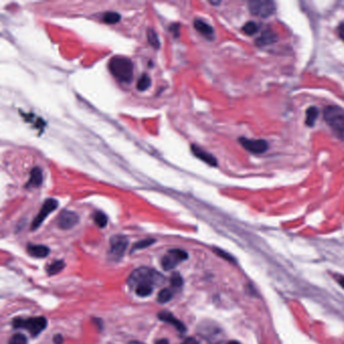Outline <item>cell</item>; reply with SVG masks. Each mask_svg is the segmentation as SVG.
I'll use <instances>...</instances> for the list:
<instances>
[{
  "label": "cell",
  "instance_id": "obj_1",
  "mask_svg": "<svg viewBox=\"0 0 344 344\" xmlns=\"http://www.w3.org/2000/svg\"><path fill=\"white\" fill-rule=\"evenodd\" d=\"M130 287H137L138 285L144 284L150 286H161L165 283V278L162 274L156 270L150 268H139L136 269L128 278L127 281Z\"/></svg>",
  "mask_w": 344,
  "mask_h": 344
},
{
  "label": "cell",
  "instance_id": "obj_2",
  "mask_svg": "<svg viewBox=\"0 0 344 344\" xmlns=\"http://www.w3.org/2000/svg\"><path fill=\"white\" fill-rule=\"evenodd\" d=\"M108 69L122 83H130L133 79V63L128 58L120 56L111 58L108 63Z\"/></svg>",
  "mask_w": 344,
  "mask_h": 344
},
{
  "label": "cell",
  "instance_id": "obj_3",
  "mask_svg": "<svg viewBox=\"0 0 344 344\" xmlns=\"http://www.w3.org/2000/svg\"><path fill=\"white\" fill-rule=\"evenodd\" d=\"M198 333L211 344H220L224 339L222 329L214 322L206 320L199 324Z\"/></svg>",
  "mask_w": 344,
  "mask_h": 344
},
{
  "label": "cell",
  "instance_id": "obj_4",
  "mask_svg": "<svg viewBox=\"0 0 344 344\" xmlns=\"http://www.w3.org/2000/svg\"><path fill=\"white\" fill-rule=\"evenodd\" d=\"M326 123L335 131L344 133V110L337 105L327 106L324 110Z\"/></svg>",
  "mask_w": 344,
  "mask_h": 344
},
{
  "label": "cell",
  "instance_id": "obj_5",
  "mask_svg": "<svg viewBox=\"0 0 344 344\" xmlns=\"http://www.w3.org/2000/svg\"><path fill=\"white\" fill-rule=\"evenodd\" d=\"M13 327L25 329L29 332L31 336L35 337L45 329L46 320L44 317H33L25 320L17 318L13 321Z\"/></svg>",
  "mask_w": 344,
  "mask_h": 344
},
{
  "label": "cell",
  "instance_id": "obj_6",
  "mask_svg": "<svg viewBox=\"0 0 344 344\" xmlns=\"http://www.w3.org/2000/svg\"><path fill=\"white\" fill-rule=\"evenodd\" d=\"M251 12L259 17H270L276 11V5L270 0H253L249 3Z\"/></svg>",
  "mask_w": 344,
  "mask_h": 344
},
{
  "label": "cell",
  "instance_id": "obj_7",
  "mask_svg": "<svg viewBox=\"0 0 344 344\" xmlns=\"http://www.w3.org/2000/svg\"><path fill=\"white\" fill-rule=\"evenodd\" d=\"M128 245V240L124 235H114L110 238L109 258L113 262H118L122 259Z\"/></svg>",
  "mask_w": 344,
  "mask_h": 344
},
{
  "label": "cell",
  "instance_id": "obj_8",
  "mask_svg": "<svg viewBox=\"0 0 344 344\" xmlns=\"http://www.w3.org/2000/svg\"><path fill=\"white\" fill-rule=\"evenodd\" d=\"M59 206V203L57 200L55 199H47L44 201V203L42 204L41 206V209L39 210L38 214L35 216V218L33 219L32 223H31V226H30V229L31 230H35L37 229L41 223L44 221V219L50 215L52 212H54Z\"/></svg>",
  "mask_w": 344,
  "mask_h": 344
},
{
  "label": "cell",
  "instance_id": "obj_9",
  "mask_svg": "<svg viewBox=\"0 0 344 344\" xmlns=\"http://www.w3.org/2000/svg\"><path fill=\"white\" fill-rule=\"evenodd\" d=\"M187 259L188 254L186 252L182 250H171L162 259V267L165 271H171Z\"/></svg>",
  "mask_w": 344,
  "mask_h": 344
},
{
  "label": "cell",
  "instance_id": "obj_10",
  "mask_svg": "<svg viewBox=\"0 0 344 344\" xmlns=\"http://www.w3.org/2000/svg\"><path fill=\"white\" fill-rule=\"evenodd\" d=\"M239 142L245 150L253 154H264L269 150V143L265 139H250L247 137H240Z\"/></svg>",
  "mask_w": 344,
  "mask_h": 344
},
{
  "label": "cell",
  "instance_id": "obj_11",
  "mask_svg": "<svg viewBox=\"0 0 344 344\" xmlns=\"http://www.w3.org/2000/svg\"><path fill=\"white\" fill-rule=\"evenodd\" d=\"M79 222V216L77 213L69 210H64L60 213L58 217V226L61 229L68 230L73 228Z\"/></svg>",
  "mask_w": 344,
  "mask_h": 344
},
{
  "label": "cell",
  "instance_id": "obj_12",
  "mask_svg": "<svg viewBox=\"0 0 344 344\" xmlns=\"http://www.w3.org/2000/svg\"><path fill=\"white\" fill-rule=\"evenodd\" d=\"M191 151L193 153V155L196 157V158H198L199 160L203 161L204 163H206L207 165L209 166H212V167H216L217 166V160L214 156H212L210 153L204 151L203 149H201L200 146L198 145H196V144H192L191 145Z\"/></svg>",
  "mask_w": 344,
  "mask_h": 344
},
{
  "label": "cell",
  "instance_id": "obj_13",
  "mask_svg": "<svg viewBox=\"0 0 344 344\" xmlns=\"http://www.w3.org/2000/svg\"><path fill=\"white\" fill-rule=\"evenodd\" d=\"M159 319L161 321H164V322H167V323L173 325L181 333H184L186 331L185 325L180 320H178L172 313H170L168 311H162L159 314Z\"/></svg>",
  "mask_w": 344,
  "mask_h": 344
},
{
  "label": "cell",
  "instance_id": "obj_14",
  "mask_svg": "<svg viewBox=\"0 0 344 344\" xmlns=\"http://www.w3.org/2000/svg\"><path fill=\"white\" fill-rule=\"evenodd\" d=\"M194 27L197 29L202 35H204L205 37H207L209 39H213V37H214V29L206 21H204L202 19H199V18L195 19L194 20Z\"/></svg>",
  "mask_w": 344,
  "mask_h": 344
},
{
  "label": "cell",
  "instance_id": "obj_15",
  "mask_svg": "<svg viewBox=\"0 0 344 344\" xmlns=\"http://www.w3.org/2000/svg\"><path fill=\"white\" fill-rule=\"evenodd\" d=\"M27 253L33 258L43 259V258L47 257L48 253H50V250H48L46 247H44V245L28 244L27 245Z\"/></svg>",
  "mask_w": 344,
  "mask_h": 344
},
{
  "label": "cell",
  "instance_id": "obj_16",
  "mask_svg": "<svg viewBox=\"0 0 344 344\" xmlns=\"http://www.w3.org/2000/svg\"><path fill=\"white\" fill-rule=\"evenodd\" d=\"M42 183V172L39 168H33L30 172L29 179L25 184V188H37Z\"/></svg>",
  "mask_w": 344,
  "mask_h": 344
},
{
  "label": "cell",
  "instance_id": "obj_17",
  "mask_svg": "<svg viewBox=\"0 0 344 344\" xmlns=\"http://www.w3.org/2000/svg\"><path fill=\"white\" fill-rule=\"evenodd\" d=\"M277 40V35L274 31L271 29H266L264 32H262L261 36L258 37L257 39V45L259 46H264L271 44Z\"/></svg>",
  "mask_w": 344,
  "mask_h": 344
},
{
  "label": "cell",
  "instance_id": "obj_18",
  "mask_svg": "<svg viewBox=\"0 0 344 344\" xmlns=\"http://www.w3.org/2000/svg\"><path fill=\"white\" fill-rule=\"evenodd\" d=\"M151 85H152V78L144 73L138 78L137 83H136V88L139 91H145L151 87Z\"/></svg>",
  "mask_w": 344,
  "mask_h": 344
},
{
  "label": "cell",
  "instance_id": "obj_19",
  "mask_svg": "<svg viewBox=\"0 0 344 344\" xmlns=\"http://www.w3.org/2000/svg\"><path fill=\"white\" fill-rule=\"evenodd\" d=\"M146 37H147V41H149V43L155 47V48H159L161 46V41H160V37L158 35V33L152 29V28H149L147 29V32H146Z\"/></svg>",
  "mask_w": 344,
  "mask_h": 344
},
{
  "label": "cell",
  "instance_id": "obj_20",
  "mask_svg": "<svg viewBox=\"0 0 344 344\" xmlns=\"http://www.w3.org/2000/svg\"><path fill=\"white\" fill-rule=\"evenodd\" d=\"M318 115H319V110L317 107L315 106L309 107L306 111V124L309 126H313Z\"/></svg>",
  "mask_w": 344,
  "mask_h": 344
},
{
  "label": "cell",
  "instance_id": "obj_21",
  "mask_svg": "<svg viewBox=\"0 0 344 344\" xmlns=\"http://www.w3.org/2000/svg\"><path fill=\"white\" fill-rule=\"evenodd\" d=\"M121 19V15L115 11H108L103 14L102 20L107 24L117 23Z\"/></svg>",
  "mask_w": 344,
  "mask_h": 344
},
{
  "label": "cell",
  "instance_id": "obj_22",
  "mask_svg": "<svg viewBox=\"0 0 344 344\" xmlns=\"http://www.w3.org/2000/svg\"><path fill=\"white\" fill-rule=\"evenodd\" d=\"M64 267H65V263L63 261H57L46 268V272L50 276H54V275L59 274L64 269Z\"/></svg>",
  "mask_w": 344,
  "mask_h": 344
},
{
  "label": "cell",
  "instance_id": "obj_23",
  "mask_svg": "<svg viewBox=\"0 0 344 344\" xmlns=\"http://www.w3.org/2000/svg\"><path fill=\"white\" fill-rule=\"evenodd\" d=\"M135 292L137 294V296L139 297H147L153 293V287L150 285L141 284L135 288Z\"/></svg>",
  "mask_w": 344,
  "mask_h": 344
},
{
  "label": "cell",
  "instance_id": "obj_24",
  "mask_svg": "<svg viewBox=\"0 0 344 344\" xmlns=\"http://www.w3.org/2000/svg\"><path fill=\"white\" fill-rule=\"evenodd\" d=\"M93 219H94V222L97 226H99L100 228H103L107 225V216L101 212V211H97L94 213V216H93Z\"/></svg>",
  "mask_w": 344,
  "mask_h": 344
},
{
  "label": "cell",
  "instance_id": "obj_25",
  "mask_svg": "<svg viewBox=\"0 0 344 344\" xmlns=\"http://www.w3.org/2000/svg\"><path fill=\"white\" fill-rule=\"evenodd\" d=\"M173 298V293L171 290L169 289H163L162 291H160L159 295H158V302L161 304H166L167 302H169L171 299Z\"/></svg>",
  "mask_w": 344,
  "mask_h": 344
},
{
  "label": "cell",
  "instance_id": "obj_26",
  "mask_svg": "<svg viewBox=\"0 0 344 344\" xmlns=\"http://www.w3.org/2000/svg\"><path fill=\"white\" fill-rule=\"evenodd\" d=\"M260 29V26L257 22L255 21H249L245 23L242 27V30L244 31V33H247L248 35H253L255 33H257Z\"/></svg>",
  "mask_w": 344,
  "mask_h": 344
},
{
  "label": "cell",
  "instance_id": "obj_27",
  "mask_svg": "<svg viewBox=\"0 0 344 344\" xmlns=\"http://www.w3.org/2000/svg\"><path fill=\"white\" fill-rule=\"evenodd\" d=\"M155 242H156V240H155V239H153V238H147V239L140 240V241H138V242L134 243V245H133V248H132L131 252H134V251H136V250H142V249H145V248H147V247H150L151 244H153V243H155Z\"/></svg>",
  "mask_w": 344,
  "mask_h": 344
},
{
  "label": "cell",
  "instance_id": "obj_28",
  "mask_svg": "<svg viewBox=\"0 0 344 344\" xmlns=\"http://www.w3.org/2000/svg\"><path fill=\"white\" fill-rule=\"evenodd\" d=\"M8 344H27V339H26V337L24 335H22L20 333L14 334L10 338Z\"/></svg>",
  "mask_w": 344,
  "mask_h": 344
},
{
  "label": "cell",
  "instance_id": "obj_29",
  "mask_svg": "<svg viewBox=\"0 0 344 344\" xmlns=\"http://www.w3.org/2000/svg\"><path fill=\"white\" fill-rule=\"evenodd\" d=\"M171 285L173 288H181L183 285V280L180 274L174 273L171 277Z\"/></svg>",
  "mask_w": 344,
  "mask_h": 344
},
{
  "label": "cell",
  "instance_id": "obj_30",
  "mask_svg": "<svg viewBox=\"0 0 344 344\" xmlns=\"http://www.w3.org/2000/svg\"><path fill=\"white\" fill-rule=\"evenodd\" d=\"M170 30L174 33L175 37H178L179 36V32H180V24L179 23H173L170 26Z\"/></svg>",
  "mask_w": 344,
  "mask_h": 344
},
{
  "label": "cell",
  "instance_id": "obj_31",
  "mask_svg": "<svg viewBox=\"0 0 344 344\" xmlns=\"http://www.w3.org/2000/svg\"><path fill=\"white\" fill-rule=\"evenodd\" d=\"M215 252H216V254H217L218 256L223 257L224 259H226V260H228V261H231V262H233V261H234V260L231 258V256H229L228 254L224 253V252H223V251H221V250H217V249H215Z\"/></svg>",
  "mask_w": 344,
  "mask_h": 344
},
{
  "label": "cell",
  "instance_id": "obj_32",
  "mask_svg": "<svg viewBox=\"0 0 344 344\" xmlns=\"http://www.w3.org/2000/svg\"><path fill=\"white\" fill-rule=\"evenodd\" d=\"M182 344H199V342L197 339H195L193 337H189Z\"/></svg>",
  "mask_w": 344,
  "mask_h": 344
},
{
  "label": "cell",
  "instance_id": "obj_33",
  "mask_svg": "<svg viewBox=\"0 0 344 344\" xmlns=\"http://www.w3.org/2000/svg\"><path fill=\"white\" fill-rule=\"evenodd\" d=\"M338 34L340 36V38L344 41V23H341L338 27Z\"/></svg>",
  "mask_w": 344,
  "mask_h": 344
},
{
  "label": "cell",
  "instance_id": "obj_34",
  "mask_svg": "<svg viewBox=\"0 0 344 344\" xmlns=\"http://www.w3.org/2000/svg\"><path fill=\"white\" fill-rule=\"evenodd\" d=\"M54 340H55V343H56V344H61L62 341H63V338H62L61 335H56L55 338H54Z\"/></svg>",
  "mask_w": 344,
  "mask_h": 344
},
{
  "label": "cell",
  "instance_id": "obj_35",
  "mask_svg": "<svg viewBox=\"0 0 344 344\" xmlns=\"http://www.w3.org/2000/svg\"><path fill=\"white\" fill-rule=\"evenodd\" d=\"M156 344H170V343H169L168 339H160L156 342Z\"/></svg>",
  "mask_w": 344,
  "mask_h": 344
},
{
  "label": "cell",
  "instance_id": "obj_36",
  "mask_svg": "<svg viewBox=\"0 0 344 344\" xmlns=\"http://www.w3.org/2000/svg\"><path fill=\"white\" fill-rule=\"evenodd\" d=\"M339 283H340L341 287L344 289V278H341V279L339 280Z\"/></svg>",
  "mask_w": 344,
  "mask_h": 344
},
{
  "label": "cell",
  "instance_id": "obj_37",
  "mask_svg": "<svg viewBox=\"0 0 344 344\" xmlns=\"http://www.w3.org/2000/svg\"><path fill=\"white\" fill-rule=\"evenodd\" d=\"M129 344H144V343L139 342V341H131Z\"/></svg>",
  "mask_w": 344,
  "mask_h": 344
},
{
  "label": "cell",
  "instance_id": "obj_38",
  "mask_svg": "<svg viewBox=\"0 0 344 344\" xmlns=\"http://www.w3.org/2000/svg\"><path fill=\"white\" fill-rule=\"evenodd\" d=\"M227 344H240V343H239L238 341H234V340H233V341H230V342H228Z\"/></svg>",
  "mask_w": 344,
  "mask_h": 344
}]
</instances>
